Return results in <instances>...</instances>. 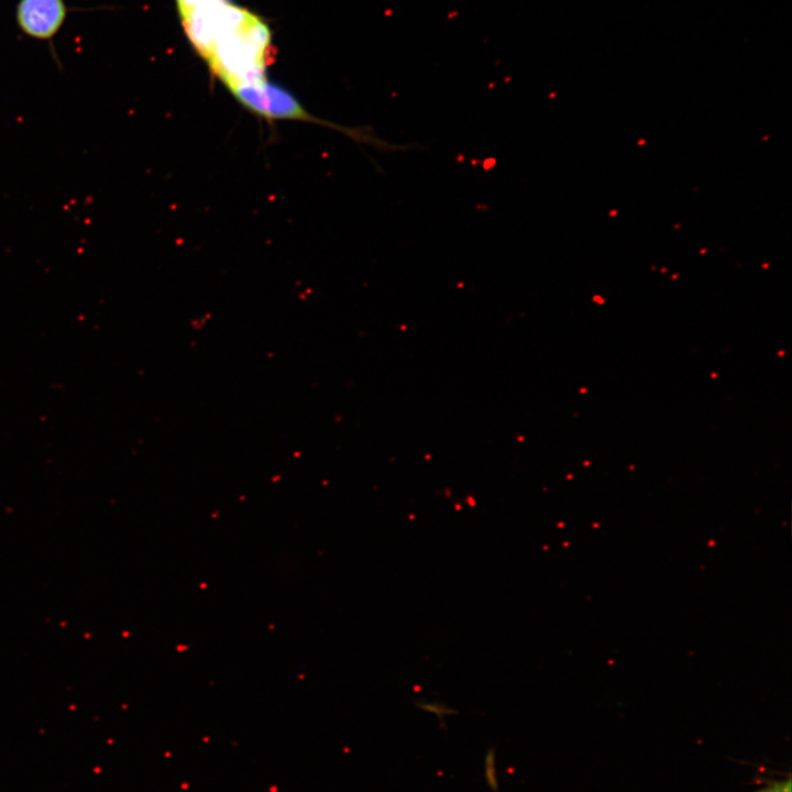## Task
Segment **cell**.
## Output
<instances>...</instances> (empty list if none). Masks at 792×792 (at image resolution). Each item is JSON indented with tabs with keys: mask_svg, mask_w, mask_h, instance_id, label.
Returning <instances> with one entry per match:
<instances>
[{
	"mask_svg": "<svg viewBox=\"0 0 792 792\" xmlns=\"http://www.w3.org/2000/svg\"><path fill=\"white\" fill-rule=\"evenodd\" d=\"M271 55V31L260 16L250 12L242 22L218 40L205 62L230 90L266 80L265 73Z\"/></svg>",
	"mask_w": 792,
	"mask_h": 792,
	"instance_id": "6da1fadb",
	"label": "cell"
},
{
	"mask_svg": "<svg viewBox=\"0 0 792 792\" xmlns=\"http://www.w3.org/2000/svg\"><path fill=\"white\" fill-rule=\"evenodd\" d=\"M238 102L252 113L268 120H299L336 129L353 140L383 148L385 141L370 128H345L310 114L287 89L267 79L230 89Z\"/></svg>",
	"mask_w": 792,
	"mask_h": 792,
	"instance_id": "7a4b0ae2",
	"label": "cell"
},
{
	"mask_svg": "<svg viewBox=\"0 0 792 792\" xmlns=\"http://www.w3.org/2000/svg\"><path fill=\"white\" fill-rule=\"evenodd\" d=\"M250 12L231 0H205L180 13L179 18L194 50L206 61L218 40Z\"/></svg>",
	"mask_w": 792,
	"mask_h": 792,
	"instance_id": "3957f363",
	"label": "cell"
},
{
	"mask_svg": "<svg viewBox=\"0 0 792 792\" xmlns=\"http://www.w3.org/2000/svg\"><path fill=\"white\" fill-rule=\"evenodd\" d=\"M72 10L65 0H19L15 7L16 26L25 36L48 43L56 58L52 45Z\"/></svg>",
	"mask_w": 792,
	"mask_h": 792,
	"instance_id": "277c9868",
	"label": "cell"
},
{
	"mask_svg": "<svg viewBox=\"0 0 792 792\" xmlns=\"http://www.w3.org/2000/svg\"><path fill=\"white\" fill-rule=\"evenodd\" d=\"M791 785V778L788 776L787 779L769 781L754 792H792Z\"/></svg>",
	"mask_w": 792,
	"mask_h": 792,
	"instance_id": "5b68a950",
	"label": "cell"
},
{
	"mask_svg": "<svg viewBox=\"0 0 792 792\" xmlns=\"http://www.w3.org/2000/svg\"><path fill=\"white\" fill-rule=\"evenodd\" d=\"M205 0H176L178 14L191 9Z\"/></svg>",
	"mask_w": 792,
	"mask_h": 792,
	"instance_id": "8992f818",
	"label": "cell"
}]
</instances>
